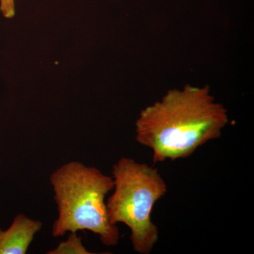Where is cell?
Instances as JSON below:
<instances>
[{"label": "cell", "mask_w": 254, "mask_h": 254, "mask_svg": "<svg viewBox=\"0 0 254 254\" xmlns=\"http://www.w3.org/2000/svg\"><path fill=\"white\" fill-rule=\"evenodd\" d=\"M50 180L58 212L52 229L53 237L88 230L106 247L118 245L120 231L109 221L105 202L114 189L113 177L95 167L71 161L53 172Z\"/></svg>", "instance_id": "cell-2"}, {"label": "cell", "mask_w": 254, "mask_h": 254, "mask_svg": "<svg viewBox=\"0 0 254 254\" xmlns=\"http://www.w3.org/2000/svg\"><path fill=\"white\" fill-rule=\"evenodd\" d=\"M113 175L115 190L106 202L109 221L114 225H126L135 252L149 254L159 238L152 210L166 193V182L156 168L129 158L115 164Z\"/></svg>", "instance_id": "cell-3"}, {"label": "cell", "mask_w": 254, "mask_h": 254, "mask_svg": "<svg viewBox=\"0 0 254 254\" xmlns=\"http://www.w3.org/2000/svg\"><path fill=\"white\" fill-rule=\"evenodd\" d=\"M67 240L60 242L54 250L48 252V254H91L82 243L81 237L76 232H69Z\"/></svg>", "instance_id": "cell-5"}, {"label": "cell", "mask_w": 254, "mask_h": 254, "mask_svg": "<svg viewBox=\"0 0 254 254\" xmlns=\"http://www.w3.org/2000/svg\"><path fill=\"white\" fill-rule=\"evenodd\" d=\"M0 11L5 18H12L15 15V0H0Z\"/></svg>", "instance_id": "cell-6"}, {"label": "cell", "mask_w": 254, "mask_h": 254, "mask_svg": "<svg viewBox=\"0 0 254 254\" xmlns=\"http://www.w3.org/2000/svg\"><path fill=\"white\" fill-rule=\"evenodd\" d=\"M228 113L208 86L190 85L167 92L141 110L136 122V141L153 151L154 163L189 158L221 136Z\"/></svg>", "instance_id": "cell-1"}, {"label": "cell", "mask_w": 254, "mask_h": 254, "mask_svg": "<svg viewBox=\"0 0 254 254\" xmlns=\"http://www.w3.org/2000/svg\"><path fill=\"white\" fill-rule=\"evenodd\" d=\"M43 222L19 214L6 230L0 229V254H26Z\"/></svg>", "instance_id": "cell-4"}]
</instances>
